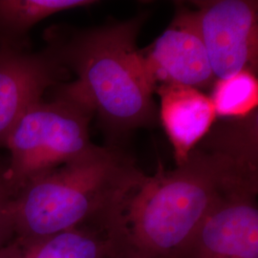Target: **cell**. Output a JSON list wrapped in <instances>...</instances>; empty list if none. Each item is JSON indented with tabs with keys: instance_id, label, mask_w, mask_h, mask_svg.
Wrapping results in <instances>:
<instances>
[{
	"instance_id": "obj_1",
	"label": "cell",
	"mask_w": 258,
	"mask_h": 258,
	"mask_svg": "<svg viewBox=\"0 0 258 258\" xmlns=\"http://www.w3.org/2000/svg\"><path fill=\"white\" fill-rule=\"evenodd\" d=\"M227 128L174 169L142 176L99 222L111 258H177L232 185L258 179L256 123Z\"/></svg>"
},
{
	"instance_id": "obj_12",
	"label": "cell",
	"mask_w": 258,
	"mask_h": 258,
	"mask_svg": "<svg viewBox=\"0 0 258 258\" xmlns=\"http://www.w3.org/2000/svg\"><path fill=\"white\" fill-rule=\"evenodd\" d=\"M211 99L217 117L247 119L258 105L256 74L243 71L227 79L216 80Z\"/></svg>"
},
{
	"instance_id": "obj_3",
	"label": "cell",
	"mask_w": 258,
	"mask_h": 258,
	"mask_svg": "<svg viewBox=\"0 0 258 258\" xmlns=\"http://www.w3.org/2000/svg\"><path fill=\"white\" fill-rule=\"evenodd\" d=\"M139 27L140 19H132L50 42L49 51L60 65L77 75L62 90L116 131L146 126L155 119L154 90L136 47Z\"/></svg>"
},
{
	"instance_id": "obj_9",
	"label": "cell",
	"mask_w": 258,
	"mask_h": 258,
	"mask_svg": "<svg viewBox=\"0 0 258 258\" xmlns=\"http://www.w3.org/2000/svg\"><path fill=\"white\" fill-rule=\"evenodd\" d=\"M155 92L161 100V120L174 150L176 164L186 161L210 133L216 112L211 97L192 87L167 84Z\"/></svg>"
},
{
	"instance_id": "obj_5",
	"label": "cell",
	"mask_w": 258,
	"mask_h": 258,
	"mask_svg": "<svg viewBox=\"0 0 258 258\" xmlns=\"http://www.w3.org/2000/svg\"><path fill=\"white\" fill-rule=\"evenodd\" d=\"M195 3L198 27L215 80L243 71L256 74L257 1L210 0Z\"/></svg>"
},
{
	"instance_id": "obj_6",
	"label": "cell",
	"mask_w": 258,
	"mask_h": 258,
	"mask_svg": "<svg viewBox=\"0 0 258 258\" xmlns=\"http://www.w3.org/2000/svg\"><path fill=\"white\" fill-rule=\"evenodd\" d=\"M258 179L232 185L177 258H258Z\"/></svg>"
},
{
	"instance_id": "obj_10",
	"label": "cell",
	"mask_w": 258,
	"mask_h": 258,
	"mask_svg": "<svg viewBox=\"0 0 258 258\" xmlns=\"http://www.w3.org/2000/svg\"><path fill=\"white\" fill-rule=\"evenodd\" d=\"M95 3L92 0H0V47L23 48V37L39 21Z\"/></svg>"
},
{
	"instance_id": "obj_13",
	"label": "cell",
	"mask_w": 258,
	"mask_h": 258,
	"mask_svg": "<svg viewBox=\"0 0 258 258\" xmlns=\"http://www.w3.org/2000/svg\"><path fill=\"white\" fill-rule=\"evenodd\" d=\"M11 197L12 192L3 175V169H0V258H9L15 248L13 224L10 214Z\"/></svg>"
},
{
	"instance_id": "obj_4",
	"label": "cell",
	"mask_w": 258,
	"mask_h": 258,
	"mask_svg": "<svg viewBox=\"0 0 258 258\" xmlns=\"http://www.w3.org/2000/svg\"><path fill=\"white\" fill-rule=\"evenodd\" d=\"M93 113L62 89L51 102L32 105L10 132L3 175L14 194L31 178L83 156L96 146L89 137Z\"/></svg>"
},
{
	"instance_id": "obj_2",
	"label": "cell",
	"mask_w": 258,
	"mask_h": 258,
	"mask_svg": "<svg viewBox=\"0 0 258 258\" xmlns=\"http://www.w3.org/2000/svg\"><path fill=\"white\" fill-rule=\"evenodd\" d=\"M143 175L128 158L96 146L31 178L11 197L15 247L24 251L59 231L98 224Z\"/></svg>"
},
{
	"instance_id": "obj_7",
	"label": "cell",
	"mask_w": 258,
	"mask_h": 258,
	"mask_svg": "<svg viewBox=\"0 0 258 258\" xmlns=\"http://www.w3.org/2000/svg\"><path fill=\"white\" fill-rule=\"evenodd\" d=\"M139 54L154 93L167 84L201 90L216 81L194 10L177 11L166 31Z\"/></svg>"
},
{
	"instance_id": "obj_11",
	"label": "cell",
	"mask_w": 258,
	"mask_h": 258,
	"mask_svg": "<svg viewBox=\"0 0 258 258\" xmlns=\"http://www.w3.org/2000/svg\"><path fill=\"white\" fill-rule=\"evenodd\" d=\"M20 258H111L110 244L101 226L85 224L38 241Z\"/></svg>"
},
{
	"instance_id": "obj_8",
	"label": "cell",
	"mask_w": 258,
	"mask_h": 258,
	"mask_svg": "<svg viewBox=\"0 0 258 258\" xmlns=\"http://www.w3.org/2000/svg\"><path fill=\"white\" fill-rule=\"evenodd\" d=\"M59 67L49 50L32 54L0 47V147L19 118L55 84Z\"/></svg>"
}]
</instances>
